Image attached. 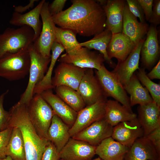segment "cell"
<instances>
[{"label":"cell","mask_w":160,"mask_h":160,"mask_svg":"<svg viewBox=\"0 0 160 160\" xmlns=\"http://www.w3.org/2000/svg\"><path fill=\"white\" fill-rule=\"evenodd\" d=\"M71 7L52 16L55 24L85 37L95 36L106 28V17L101 6L94 0H72Z\"/></svg>","instance_id":"1"},{"label":"cell","mask_w":160,"mask_h":160,"mask_svg":"<svg viewBox=\"0 0 160 160\" xmlns=\"http://www.w3.org/2000/svg\"><path fill=\"white\" fill-rule=\"evenodd\" d=\"M9 127H16L22 134L25 148L26 160H41L49 141L37 133L29 116L28 105L16 103L9 111Z\"/></svg>","instance_id":"2"},{"label":"cell","mask_w":160,"mask_h":160,"mask_svg":"<svg viewBox=\"0 0 160 160\" xmlns=\"http://www.w3.org/2000/svg\"><path fill=\"white\" fill-rule=\"evenodd\" d=\"M34 32L30 27L8 28L0 34V58L28 50L34 42Z\"/></svg>","instance_id":"3"},{"label":"cell","mask_w":160,"mask_h":160,"mask_svg":"<svg viewBox=\"0 0 160 160\" xmlns=\"http://www.w3.org/2000/svg\"><path fill=\"white\" fill-rule=\"evenodd\" d=\"M33 44L29 49L31 60L29 81L25 90L17 103L18 104H28L33 97L35 87L44 78L51 61V57L42 56Z\"/></svg>","instance_id":"4"},{"label":"cell","mask_w":160,"mask_h":160,"mask_svg":"<svg viewBox=\"0 0 160 160\" xmlns=\"http://www.w3.org/2000/svg\"><path fill=\"white\" fill-rule=\"evenodd\" d=\"M28 109L30 121L37 134L48 140V130L55 115L52 108L40 94H36L28 105Z\"/></svg>","instance_id":"5"},{"label":"cell","mask_w":160,"mask_h":160,"mask_svg":"<svg viewBox=\"0 0 160 160\" xmlns=\"http://www.w3.org/2000/svg\"><path fill=\"white\" fill-rule=\"evenodd\" d=\"M30 57L29 49L5 56L0 58V77L8 80H17L29 73Z\"/></svg>","instance_id":"6"},{"label":"cell","mask_w":160,"mask_h":160,"mask_svg":"<svg viewBox=\"0 0 160 160\" xmlns=\"http://www.w3.org/2000/svg\"><path fill=\"white\" fill-rule=\"evenodd\" d=\"M95 74L107 97L113 98L132 111L129 97L123 86L112 71H108L104 64L99 70L95 71Z\"/></svg>","instance_id":"7"},{"label":"cell","mask_w":160,"mask_h":160,"mask_svg":"<svg viewBox=\"0 0 160 160\" xmlns=\"http://www.w3.org/2000/svg\"><path fill=\"white\" fill-rule=\"evenodd\" d=\"M49 2L45 1L42 6L40 14L42 24L41 31L38 38L33 44L42 56L51 57V47L55 40L56 26L49 12Z\"/></svg>","instance_id":"8"},{"label":"cell","mask_w":160,"mask_h":160,"mask_svg":"<svg viewBox=\"0 0 160 160\" xmlns=\"http://www.w3.org/2000/svg\"><path fill=\"white\" fill-rule=\"evenodd\" d=\"M57 61L60 63L71 64L81 68L96 70L100 69L105 61L103 56L99 52L83 47L73 54L66 53L62 55Z\"/></svg>","instance_id":"9"},{"label":"cell","mask_w":160,"mask_h":160,"mask_svg":"<svg viewBox=\"0 0 160 160\" xmlns=\"http://www.w3.org/2000/svg\"><path fill=\"white\" fill-rule=\"evenodd\" d=\"M77 91L82 97L86 106L107 99L93 69L88 68L86 70Z\"/></svg>","instance_id":"10"},{"label":"cell","mask_w":160,"mask_h":160,"mask_svg":"<svg viewBox=\"0 0 160 160\" xmlns=\"http://www.w3.org/2000/svg\"><path fill=\"white\" fill-rule=\"evenodd\" d=\"M71 64L60 63L54 71L52 78L53 88L60 86H65L77 91L80 81L86 70Z\"/></svg>","instance_id":"11"},{"label":"cell","mask_w":160,"mask_h":160,"mask_svg":"<svg viewBox=\"0 0 160 160\" xmlns=\"http://www.w3.org/2000/svg\"><path fill=\"white\" fill-rule=\"evenodd\" d=\"M107 100H102L92 105L86 106L78 112L75 122L69 130L71 137L104 117Z\"/></svg>","instance_id":"12"},{"label":"cell","mask_w":160,"mask_h":160,"mask_svg":"<svg viewBox=\"0 0 160 160\" xmlns=\"http://www.w3.org/2000/svg\"><path fill=\"white\" fill-rule=\"evenodd\" d=\"M113 127L104 117L94 122L72 137L96 147L103 140L111 137Z\"/></svg>","instance_id":"13"},{"label":"cell","mask_w":160,"mask_h":160,"mask_svg":"<svg viewBox=\"0 0 160 160\" xmlns=\"http://www.w3.org/2000/svg\"><path fill=\"white\" fill-rule=\"evenodd\" d=\"M106 15V28L112 34L121 33L126 0H99Z\"/></svg>","instance_id":"14"},{"label":"cell","mask_w":160,"mask_h":160,"mask_svg":"<svg viewBox=\"0 0 160 160\" xmlns=\"http://www.w3.org/2000/svg\"><path fill=\"white\" fill-rule=\"evenodd\" d=\"M156 27L152 25L149 27L146 38L140 50L142 68L149 70L151 69L159 60L160 55L158 31Z\"/></svg>","instance_id":"15"},{"label":"cell","mask_w":160,"mask_h":160,"mask_svg":"<svg viewBox=\"0 0 160 160\" xmlns=\"http://www.w3.org/2000/svg\"><path fill=\"white\" fill-rule=\"evenodd\" d=\"M145 39L138 42L127 57L124 61L118 62L112 71L123 86L128 82L135 71L140 68V50Z\"/></svg>","instance_id":"16"},{"label":"cell","mask_w":160,"mask_h":160,"mask_svg":"<svg viewBox=\"0 0 160 160\" xmlns=\"http://www.w3.org/2000/svg\"><path fill=\"white\" fill-rule=\"evenodd\" d=\"M143 136V130L136 118L121 122L113 127L111 137L129 148L137 139Z\"/></svg>","instance_id":"17"},{"label":"cell","mask_w":160,"mask_h":160,"mask_svg":"<svg viewBox=\"0 0 160 160\" xmlns=\"http://www.w3.org/2000/svg\"><path fill=\"white\" fill-rule=\"evenodd\" d=\"M96 147L71 137L59 152L62 160H90L95 154Z\"/></svg>","instance_id":"18"},{"label":"cell","mask_w":160,"mask_h":160,"mask_svg":"<svg viewBox=\"0 0 160 160\" xmlns=\"http://www.w3.org/2000/svg\"><path fill=\"white\" fill-rule=\"evenodd\" d=\"M52 108L54 114L71 127L76 119L77 113L56 94L52 89L45 90L40 94Z\"/></svg>","instance_id":"19"},{"label":"cell","mask_w":160,"mask_h":160,"mask_svg":"<svg viewBox=\"0 0 160 160\" xmlns=\"http://www.w3.org/2000/svg\"><path fill=\"white\" fill-rule=\"evenodd\" d=\"M137 118L145 137L160 126V107L154 101L147 104L139 105Z\"/></svg>","instance_id":"20"},{"label":"cell","mask_w":160,"mask_h":160,"mask_svg":"<svg viewBox=\"0 0 160 160\" xmlns=\"http://www.w3.org/2000/svg\"><path fill=\"white\" fill-rule=\"evenodd\" d=\"M45 1L42 0L33 9L25 14L14 12L9 20V23L14 25H26L31 27L34 32V42L39 36L42 24L40 19L41 9Z\"/></svg>","instance_id":"21"},{"label":"cell","mask_w":160,"mask_h":160,"mask_svg":"<svg viewBox=\"0 0 160 160\" xmlns=\"http://www.w3.org/2000/svg\"><path fill=\"white\" fill-rule=\"evenodd\" d=\"M148 27L146 23L139 21L137 18L129 11L126 2L124 10L122 33L136 44L144 38Z\"/></svg>","instance_id":"22"},{"label":"cell","mask_w":160,"mask_h":160,"mask_svg":"<svg viewBox=\"0 0 160 160\" xmlns=\"http://www.w3.org/2000/svg\"><path fill=\"white\" fill-rule=\"evenodd\" d=\"M130 39L121 33L112 34L108 46L107 52L109 58H115L118 62L124 61L135 45Z\"/></svg>","instance_id":"23"},{"label":"cell","mask_w":160,"mask_h":160,"mask_svg":"<svg viewBox=\"0 0 160 160\" xmlns=\"http://www.w3.org/2000/svg\"><path fill=\"white\" fill-rule=\"evenodd\" d=\"M124 160H160L154 146L146 137L137 139L129 148Z\"/></svg>","instance_id":"24"},{"label":"cell","mask_w":160,"mask_h":160,"mask_svg":"<svg viewBox=\"0 0 160 160\" xmlns=\"http://www.w3.org/2000/svg\"><path fill=\"white\" fill-rule=\"evenodd\" d=\"M137 117L134 113L118 101L107 100L104 119L113 127L121 122L133 120Z\"/></svg>","instance_id":"25"},{"label":"cell","mask_w":160,"mask_h":160,"mask_svg":"<svg viewBox=\"0 0 160 160\" xmlns=\"http://www.w3.org/2000/svg\"><path fill=\"white\" fill-rule=\"evenodd\" d=\"M129 148L111 137L96 147L95 154L102 160H124Z\"/></svg>","instance_id":"26"},{"label":"cell","mask_w":160,"mask_h":160,"mask_svg":"<svg viewBox=\"0 0 160 160\" xmlns=\"http://www.w3.org/2000/svg\"><path fill=\"white\" fill-rule=\"evenodd\" d=\"M70 128L57 116L53 115L47 132V139L53 144L59 153L71 137Z\"/></svg>","instance_id":"27"},{"label":"cell","mask_w":160,"mask_h":160,"mask_svg":"<svg viewBox=\"0 0 160 160\" xmlns=\"http://www.w3.org/2000/svg\"><path fill=\"white\" fill-rule=\"evenodd\" d=\"M123 87L130 95L129 97L131 107L137 104H147L153 101L149 92L142 85L135 73Z\"/></svg>","instance_id":"28"},{"label":"cell","mask_w":160,"mask_h":160,"mask_svg":"<svg viewBox=\"0 0 160 160\" xmlns=\"http://www.w3.org/2000/svg\"><path fill=\"white\" fill-rule=\"evenodd\" d=\"M112 33L105 28L100 33L95 35L91 39L83 42L79 43L81 47L89 49H94L103 55L105 61L112 68H114L116 65L108 57L107 49L111 39Z\"/></svg>","instance_id":"29"},{"label":"cell","mask_w":160,"mask_h":160,"mask_svg":"<svg viewBox=\"0 0 160 160\" xmlns=\"http://www.w3.org/2000/svg\"><path fill=\"white\" fill-rule=\"evenodd\" d=\"M65 50L64 47L59 43L55 41L51 49V61L49 66L42 80L35 87L33 95L40 94L43 92L53 88L52 84V75L54 68L57 61L61 54Z\"/></svg>","instance_id":"30"},{"label":"cell","mask_w":160,"mask_h":160,"mask_svg":"<svg viewBox=\"0 0 160 160\" xmlns=\"http://www.w3.org/2000/svg\"><path fill=\"white\" fill-rule=\"evenodd\" d=\"M7 145L6 154L13 160H26L24 143L22 133L17 127H13Z\"/></svg>","instance_id":"31"},{"label":"cell","mask_w":160,"mask_h":160,"mask_svg":"<svg viewBox=\"0 0 160 160\" xmlns=\"http://www.w3.org/2000/svg\"><path fill=\"white\" fill-rule=\"evenodd\" d=\"M55 89L56 94L76 112H79L86 106L77 91L65 86H58Z\"/></svg>","instance_id":"32"},{"label":"cell","mask_w":160,"mask_h":160,"mask_svg":"<svg viewBox=\"0 0 160 160\" xmlns=\"http://www.w3.org/2000/svg\"><path fill=\"white\" fill-rule=\"evenodd\" d=\"M55 36V41L64 47L68 54H74L81 47L77 40L76 34L71 30L56 26Z\"/></svg>","instance_id":"33"},{"label":"cell","mask_w":160,"mask_h":160,"mask_svg":"<svg viewBox=\"0 0 160 160\" xmlns=\"http://www.w3.org/2000/svg\"><path fill=\"white\" fill-rule=\"evenodd\" d=\"M138 80L147 89L153 101L160 107V84L153 81L147 76L145 69L139 68L136 74Z\"/></svg>","instance_id":"34"},{"label":"cell","mask_w":160,"mask_h":160,"mask_svg":"<svg viewBox=\"0 0 160 160\" xmlns=\"http://www.w3.org/2000/svg\"><path fill=\"white\" fill-rule=\"evenodd\" d=\"M9 92L8 89L0 95V132L9 127L10 113L5 110L3 106L4 97Z\"/></svg>","instance_id":"35"},{"label":"cell","mask_w":160,"mask_h":160,"mask_svg":"<svg viewBox=\"0 0 160 160\" xmlns=\"http://www.w3.org/2000/svg\"><path fill=\"white\" fill-rule=\"evenodd\" d=\"M126 1L130 12L139 19L140 22L146 23L143 9L137 0H127Z\"/></svg>","instance_id":"36"},{"label":"cell","mask_w":160,"mask_h":160,"mask_svg":"<svg viewBox=\"0 0 160 160\" xmlns=\"http://www.w3.org/2000/svg\"><path fill=\"white\" fill-rule=\"evenodd\" d=\"M13 127H9L5 130L0 132V158L6 156V149L9 141Z\"/></svg>","instance_id":"37"},{"label":"cell","mask_w":160,"mask_h":160,"mask_svg":"<svg viewBox=\"0 0 160 160\" xmlns=\"http://www.w3.org/2000/svg\"><path fill=\"white\" fill-rule=\"evenodd\" d=\"M59 153L53 144L49 141L46 146L41 160H60Z\"/></svg>","instance_id":"38"},{"label":"cell","mask_w":160,"mask_h":160,"mask_svg":"<svg viewBox=\"0 0 160 160\" xmlns=\"http://www.w3.org/2000/svg\"><path fill=\"white\" fill-rule=\"evenodd\" d=\"M148 21L156 26L160 23V0H153V9L151 17Z\"/></svg>","instance_id":"39"},{"label":"cell","mask_w":160,"mask_h":160,"mask_svg":"<svg viewBox=\"0 0 160 160\" xmlns=\"http://www.w3.org/2000/svg\"><path fill=\"white\" fill-rule=\"evenodd\" d=\"M145 137L151 143L157 153L160 156V126Z\"/></svg>","instance_id":"40"},{"label":"cell","mask_w":160,"mask_h":160,"mask_svg":"<svg viewBox=\"0 0 160 160\" xmlns=\"http://www.w3.org/2000/svg\"><path fill=\"white\" fill-rule=\"evenodd\" d=\"M66 0H55L49 4L48 9L51 15L52 16L60 13L63 11Z\"/></svg>","instance_id":"41"},{"label":"cell","mask_w":160,"mask_h":160,"mask_svg":"<svg viewBox=\"0 0 160 160\" xmlns=\"http://www.w3.org/2000/svg\"><path fill=\"white\" fill-rule=\"evenodd\" d=\"M143 9L145 20L150 19L152 11L153 0H137Z\"/></svg>","instance_id":"42"},{"label":"cell","mask_w":160,"mask_h":160,"mask_svg":"<svg viewBox=\"0 0 160 160\" xmlns=\"http://www.w3.org/2000/svg\"><path fill=\"white\" fill-rule=\"evenodd\" d=\"M148 77L151 80L160 79V60L158 61L156 65L151 69V71L146 74Z\"/></svg>","instance_id":"43"},{"label":"cell","mask_w":160,"mask_h":160,"mask_svg":"<svg viewBox=\"0 0 160 160\" xmlns=\"http://www.w3.org/2000/svg\"><path fill=\"white\" fill-rule=\"evenodd\" d=\"M37 1V0H30L29 3L25 6H15L14 8L15 12L22 14L30 8H33L34 6V3Z\"/></svg>","instance_id":"44"},{"label":"cell","mask_w":160,"mask_h":160,"mask_svg":"<svg viewBox=\"0 0 160 160\" xmlns=\"http://www.w3.org/2000/svg\"><path fill=\"white\" fill-rule=\"evenodd\" d=\"M0 160H13L10 156H6L4 158H0Z\"/></svg>","instance_id":"45"},{"label":"cell","mask_w":160,"mask_h":160,"mask_svg":"<svg viewBox=\"0 0 160 160\" xmlns=\"http://www.w3.org/2000/svg\"><path fill=\"white\" fill-rule=\"evenodd\" d=\"M90 160H102L101 159L100 157H98L95 159H91Z\"/></svg>","instance_id":"46"},{"label":"cell","mask_w":160,"mask_h":160,"mask_svg":"<svg viewBox=\"0 0 160 160\" xmlns=\"http://www.w3.org/2000/svg\"><path fill=\"white\" fill-rule=\"evenodd\" d=\"M60 160H62L60 159Z\"/></svg>","instance_id":"47"}]
</instances>
